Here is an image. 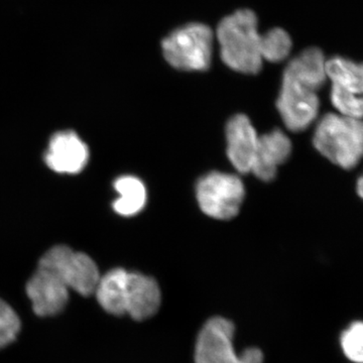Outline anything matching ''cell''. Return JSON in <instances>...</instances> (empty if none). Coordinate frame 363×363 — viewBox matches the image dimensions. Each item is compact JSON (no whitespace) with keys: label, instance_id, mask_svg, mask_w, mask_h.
I'll return each mask as SVG.
<instances>
[{"label":"cell","instance_id":"cell-1","mask_svg":"<svg viewBox=\"0 0 363 363\" xmlns=\"http://www.w3.org/2000/svg\"><path fill=\"white\" fill-rule=\"evenodd\" d=\"M257 16L250 9H238L217 26L222 61L238 73L255 75L262 70Z\"/></svg>","mask_w":363,"mask_h":363},{"label":"cell","instance_id":"cell-2","mask_svg":"<svg viewBox=\"0 0 363 363\" xmlns=\"http://www.w3.org/2000/svg\"><path fill=\"white\" fill-rule=\"evenodd\" d=\"M314 147L340 168L351 169L360 162L363 152L362 119L326 114L318 123Z\"/></svg>","mask_w":363,"mask_h":363},{"label":"cell","instance_id":"cell-3","mask_svg":"<svg viewBox=\"0 0 363 363\" xmlns=\"http://www.w3.org/2000/svg\"><path fill=\"white\" fill-rule=\"evenodd\" d=\"M162 55L177 70L204 72L211 66L213 33L204 23L177 28L162 42Z\"/></svg>","mask_w":363,"mask_h":363},{"label":"cell","instance_id":"cell-4","mask_svg":"<svg viewBox=\"0 0 363 363\" xmlns=\"http://www.w3.org/2000/svg\"><path fill=\"white\" fill-rule=\"evenodd\" d=\"M242 182L231 174L212 172L202 177L196 187L198 204L207 216L219 220L233 219L245 199Z\"/></svg>","mask_w":363,"mask_h":363},{"label":"cell","instance_id":"cell-5","mask_svg":"<svg viewBox=\"0 0 363 363\" xmlns=\"http://www.w3.org/2000/svg\"><path fill=\"white\" fill-rule=\"evenodd\" d=\"M233 324L224 318H212L200 331L196 344V363H262L257 348H248L242 354L234 350Z\"/></svg>","mask_w":363,"mask_h":363},{"label":"cell","instance_id":"cell-6","mask_svg":"<svg viewBox=\"0 0 363 363\" xmlns=\"http://www.w3.org/2000/svg\"><path fill=\"white\" fill-rule=\"evenodd\" d=\"M39 264L55 272L69 290L85 297L94 294L101 277L89 255L75 252L66 245H57L48 250Z\"/></svg>","mask_w":363,"mask_h":363},{"label":"cell","instance_id":"cell-7","mask_svg":"<svg viewBox=\"0 0 363 363\" xmlns=\"http://www.w3.org/2000/svg\"><path fill=\"white\" fill-rule=\"evenodd\" d=\"M316 91L284 74L277 108L289 130L298 133L309 128L319 112Z\"/></svg>","mask_w":363,"mask_h":363},{"label":"cell","instance_id":"cell-8","mask_svg":"<svg viewBox=\"0 0 363 363\" xmlns=\"http://www.w3.org/2000/svg\"><path fill=\"white\" fill-rule=\"evenodd\" d=\"M69 291L55 272L40 264L26 284V294L33 311L40 317L52 316L61 312L68 302Z\"/></svg>","mask_w":363,"mask_h":363},{"label":"cell","instance_id":"cell-9","mask_svg":"<svg viewBox=\"0 0 363 363\" xmlns=\"http://www.w3.org/2000/svg\"><path fill=\"white\" fill-rule=\"evenodd\" d=\"M89 160V150L73 131L56 133L49 143L45 162L50 169L60 174L80 173Z\"/></svg>","mask_w":363,"mask_h":363},{"label":"cell","instance_id":"cell-10","mask_svg":"<svg viewBox=\"0 0 363 363\" xmlns=\"http://www.w3.org/2000/svg\"><path fill=\"white\" fill-rule=\"evenodd\" d=\"M161 301V290L154 279L138 272H128L124 291L125 315L136 321L149 319L159 310Z\"/></svg>","mask_w":363,"mask_h":363},{"label":"cell","instance_id":"cell-11","mask_svg":"<svg viewBox=\"0 0 363 363\" xmlns=\"http://www.w3.org/2000/svg\"><path fill=\"white\" fill-rule=\"evenodd\" d=\"M227 156L240 174L250 173L259 135L245 114H238L226 126Z\"/></svg>","mask_w":363,"mask_h":363},{"label":"cell","instance_id":"cell-12","mask_svg":"<svg viewBox=\"0 0 363 363\" xmlns=\"http://www.w3.org/2000/svg\"><path fill=\"white\" fill-rule=\"evenodd\" d=\"M292 152V143L279 130L259 136L257 152L253 159L252 171L259 180H274L279 166L286 162Z\"/></svg>","mask_w":363,"mask_h":363},{"label":"cell","instance_id":"cell-13","mask_svg":"<svg viewBox=\"0 0 363 363\" xmlns=\"http://www.w3.org/2000/svg\"><path fill=\"white\" fill-rule=\"evenodd\" d=\"M284 74L317 92L326 82L323 52L318 48L305 50L289 63Z\"/></svg>","mask_w":363,"mask_h":363},{"label":"cell","instance_id":"cell-14","mask_svg":"<svg viewBox=\"0 0 363 363\" xmlns=\"http://www.w3.org/2000/svg\"><path fill=\"white\" fill-rule=\"evenodd\" d=\"M128 272L123 269H114L100 277L95 295L100 306L111 315L123 316L124 291H125Z\"/></svg>","mask_w":363,"mask_h":363},{"label":"cell","instance_id":"cell-15","mask_svg":"<svg viewBox=\"0 0 363 363\" xmlns=\"http://www.w3.org/2000/svg\"><path fill=\"white\" fill-rule=\"evenodd\" d=\"M114 188L119 197L113 203L117 213L123 216H133L142 211L147 203V189L140 179L124 176L117 179Z\"/></svg>","mask_w":363,"mask_h":363},{"label":"cell","instance_id":"cell-16","mask_svg":"<svg viewBox=\"0 0 363 363\" xmlns=\"http://www.w3.org/2000/svg\"><path fill=\"white\" fill-rule=\"evenodd\" d=\"M326 76L333 84L360 94L362 92V67L350 59L335 57L325 63Z\"/></svg>","mask_w":363,"mask_h":363},{"label":"cell","instance_id":"cell-17","mask_svg":"<svg viewBox=\"0 0 363 363\" xmlns=\"http://www.w3.org/2000/svg\"><path fill=\"white\" fill-rule=\"evenodd\" d=\"M292 49V40L283 28H272L260 35V55L262 58L272 63L283 61L290 54Z\"/></svg>","mask_w":363,"mask_h":363},{"label":"cell","instance_id":"cell-18","mask_svg":"<svg viewBox=\"0 0 363 363\" xmlns=\"http://www.w3.org/2000/svg\"><path fill=\"white\" fill-rule=\"evenodd\" d=\"M331 101L340 116L362 119V99L355 93L333 84L331 90Z\"/></svg>","mask_w":363,"mask_h":363},{"label":"cell","instance_id":"cell-19","mask_svg":"<svg viewBox=\"0 0 363 363\" xmlns=\"http://www.w3.org/2000/svg\"><path fill=\"white\" fill-rule=\"evenodd\" d=\"M363 326L362 322H354L350 325L347 330L344 331L341 336V345L346 357L351 362L362 363Z\"/></svg>","mask_w":363,"mask_h":363},{"label":"cell","instance_id":"cell-20","mask_svg":"<svg viewBox=\"0 0 363 363\" xmlns=\"http://www.w3.org/2000/svg\"><path fill=\"white\" fill-rule=\"evenodd\" d=\"M21 329V321L13 308L0 298V348L13 342Z\"/></svg>","mask_w":363,"mask_h":363},{"label":"cell","instance_id":"cell-21","mask_svg":"<svg viewBox=\"0 0 363 363\" xmlns=\"http://www.w3.org/2000/svg\"><path fill=\"white\" fill-rule=\"evenodd\" d=\"M362 188H363L362 178H359V179H358V182H357V193H358V195L360 196V197H362V194H363Z\"/></svg>","mask_w":363,"mask_h":363}]
</instances>
